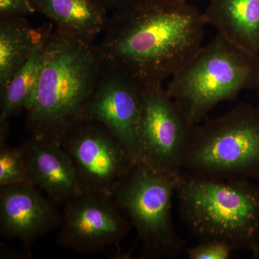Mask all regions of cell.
<instances>
[{
    "mask_svg": "<svg viewBox=\"0 0 259 259\" xmlns=\"http://www.w3.org/2000/svg\"><path fill=\"white\" fill-rule=\"evenodd\" d=\"M52 24L36 29L24 17L0 18V90L26 62Z\"/></svg>",
    "mask_w": 259,
    "mask_h": 259,
    "instance_id": "cell-15",
    "label": "cell"
},
{
    "mask_svg": "<svg viewBox=\"0 0 259 259\" xmlns=\"http://www.w3.org/2000/svg\"><path fill=\"white\" fill-rule=\"evenodd\" d=\"M97 4L103 7L107 10H115L128 4L133 0H94Z\"/></svg>",
    "mask_w": 259,
    "mask_h": 259,
    "instance_id": "cell-20",
    "label": "cell"
},
{
    "mask_svg": "<svg viewBox=\"0 0 259 259\" xmlns=\"http://www.w3.org/2000/svg\"><path fill=\"white\" fill-rule=\"evenodd\" d=\"M103 64L95 42L54 26L48 37L35 95L27 108L32 137L60 144L83 117Z\"/></svg>",
    "mask_w": 259,
    "mask_h": 259,
    "instance_id": "cell-2",
    "label": "cell"
},
{
    "mask_svg": "<svg viewBox=\"0 0 259 259\" xmlns=\"http://www.w3.org/2000/svg\"><path fill=\"white\" fill-rule=\"evenodd\" d=\"M30 184L23 146L0 148V186Z\"/></svg>",
    "mask_w": 259,
    "mask_h": 259,
    "instance_id": "cell-17",
    "label": "cell"
},
{
    "mask_svg": "<svg viewBox=\"0 0 259 259\" xmlns=\"http://www.w3.org/2000/svg\"><path fill=\"white\" fill-rule=\"evenodd\" d=\"M182 169L222 178L259 180V109L241 102L194 127Z\"/></svg>",
    "mask_w": 259,
    "mask_h": 259,
    "instance_id": "cell-5",
    "label": "cell"
},
{
    "mask_svg": "<svg viewBox=\"0 0 259 259\" xmlns=\"http://www.w3.org/2000/svg\"><path fill=\"white\" fill-rule=\"evenodd\" d=\"M54 28L53 23L26 62L0 90V120H9L30 105L44 65L46 42Z\"/></svg>",
    "mask_w": 259,
    "mask_h": 259,
    "instance_id": "cell-16",
    "label": "cell"
},
{
    "mask_svg": "<svg viewBox=\"0 0 259 259\" xmlns=\"http://www.w3.org/2000/svg\"><path fill=\"white\" fill-rule=\"evenodd\" d=\"M258 73L259 54H250L218 34L172 76L166 89L186 118L197 125L218 104L255 89Z\"/></svg>",
    "mask_w": 259,
    "mask_h": 259,
    "instance_id": "cell-4",
    "label": "cell"
},
{
    "mask_svg": "<svg viewBox=\"0 0 259 259\" xmlns=\"http://www.w3.org/2000/svg\"><path fill=\"white\" fill-rule=\"evenodd\" d=\"M140 116L139 85L118 70L103 65L82 118L93 119L107 126L137 162L141 159Z\"/></svg>",
    "mask_w": 259,
    "mask_h": 259,
    "instance_id": "cell-10",
    "label": "cell"
},
{
    "mask_svg": "<svg viewBox=\"0 0 259 259\" xmlns=\"http://www.w3.org/2000/svg\"><path fill=\"white\" fill-rule=\"evenodd\" d=\"M84 190L111 194L136 161L123 143L107 126L82 118L61 138Z\"/></svg>",
    "mask_w": 259,
    "mask_h": 259,
    "instance_id": "cell-8",
    "label": "cell"
},
{
    "mask_svg": "<svg viewBox=\"0 0 259 259\" xmlns=\"http://www.w3.org/2000/svg\"><path fill=\"white\" fill-rule=\"evenodd\" d=\"M175 194L181 219L199 241L221 240L259 258V185L182 170Z\"/></svg>",
    "mask_w": 259,
    "mask_h": 259,
    "instance_id": "cell-3",
    "label": "cell"
},
{
    "mask_svg": "<svg viewBox=\"0 0 259 259\" xmlns=\"http://www.w3.org/2000/svg\"><path fill=\"white\" fill-rule=\"evenodd\" d=\"M236 251L234 247L221 240L209 239L200 241L195 246L186 250L190 259H228Z\"/></svg>",
    "mask_w": 259,
    "mask_h": 259,
    "instance_id": "cell-18",
    "label": "cell"
},
{
    "mask_svg": "<svg viewBox=\"0 0 259 259\" xmlns=\"http://www.w3.org/2000/svg\"><path fill=\"white\" fill-rule=\"evenodd\" d=\"M59 228V246L93 253L120 243L134 227L110 194L85 190L64 204Z\"/></svg>",
    "mask_w": 259,
    "mask_h": 259,
    "instance_id": "cell-9",
    "label": "cell"
},
{
    "mask_svg": "<svg viewBox=\"0 0 259 259\" xmlns=\"http://www.w3.org/2000/svg\"><path fill=\"white\" fill-rule=\"evenodd\" d=\"M183 1H187V2H188V0H183Z\"/></svg>",
    "mask_w": 259,
    "mask_h": 259,
    "instance_id": "cell-23",
    "label": "cell"
},
{
    "mask_svg": "<svg viewBox=\"0 0 259 259\" xmlns=\"http://www.w3.org/2000/svg\"><path fill=\"white\" fill-rule=\"evenodd\" d=\"M58 204L30 184L0 186V233L18 239L27 252L34 241L60 226Z\"/></svg>",
    "mask_w": 259,
    "mask_h": 259,
    "instance_id": "cell-11",
    "label": "cell"
},
{
    "mask_svg": "<svg viewBox=\"0 0 259 259\" xmlns=\"http://www.w3.org/2000/svg\"><path fill=\"white\" fill-rule=\"evenodd\" d=\"M37 13L45 15L56 28L88 41L101 36L108 10L94 0H31Z\"/></svg>",
    "mask_w": 259,
    "mask_h": 259,
    "instance_id": "cell-14",
    "label": "cell"
},
{
    "mask_svg": "<svg viewBox=\"0 0 259 259\" xmlns=\"http://www.w3.org/2000/svg\"><path fill=\"white\" fill-rule=\"evenodd\" d=\"M37 13L31 0H0V18L25 17Z\"/></svg>",
    "mask_w": 259,
    "mask_h": 259,
    "instance_id": "cell-19",
    "label": "cell"
},
{
    "mask_svg": "<svg viewBox=\"0 0 259 259\" xmlns=\"http://www.w3.org/2000/svg\"><path fill=\"white\" fill-rule=\"evenodd\" d=\"M205 25L250 54H259V0H209Z\"/></svg>",
    "mask_w": 259,
    "mask_h": 259,
    "instance_id": "cell-13",
    "label": "cell"
},
{
    "mask_svg": "<svg viewBox=\"0 0 259 259\" xmlns=\"http://www.w3.org/2000/svg\"><path fill=\"white\" fill-rule=\"evenodd\" d=\"M140 100L141 161L158 171L180 175L195 125L186 118L163 83L141 87Z\"/></svg>",
    "mask_w": 259,
    "mask_h": 259,
    "instance_id": "cell-7",
    "label": "cell"
},
{
    "mask_svg": "<svg viewBox=\"0 0 259 259\" xmlns=\"http://www.w3.org/2000/svg\"><path fill=\"white\" fill-rule=\"evenodd\" d=\"M22 146L32 185L44 191L58 205L85 191L60 144L30 136Z\"/></svg>",
    "mask_w": 259,
    "mask_h": 259,
    "instance_id": "cell-12",
    "label": "cell"
},
{
    "mask_svg": "<svg viewBox=\"0 0 259 259\" xmlns=\"http://www.w3.org/2000/svg\"><path fill=\"white\" fill-rule=\"evenodd\" d=\"M9 131L10 125L8 120H0V148L6 146Z\"/></svg>",
    "mask_w": 259,
    "mask_h": 259,
    "instance_id": "cell-21",
    "label": "cell"
},
{
    "mask_svg": "<svg viewBox=\"0 0 259 259\" xmlns=\"http://www.w3.org/2000/svg\"><path fill=\"white\" fill-rule=\"evenodd\" d=\"M255 91H256L257 102H258V103H257L256 106L258 107V108L259 109V73L258 76V79H257L256 86H255Z\"/></svg>",
    "mask_w": 259,
    "mask_h": 259,
    "instance_id": "cell-22",
    "label": "cell"
},
{
    "mask_svg": "<svg viewBox=\"0 0 259 259\" xmlns=\"http://www.w3.org/2000/svg\"><path fill=\"white\" fill-rule=\"evenodd\" d=\"M179 175L137 161L110 194L143 242L141 258H176L184 249L171 214Z\"/></svg>",
    "mask_w": 259,
    "mask_h": 259,
    "instance_id": "cell-6",
    "label": "cell"
},
{
    "mask_svg": "<svg viewBox=\"0 0 259 259\" xmlns=\"http://www.w3.org/2000/svg\"><path fill=\"white\" fill-rule=\"evenodd\" d=\"M202 14L183 0H133L109 15L95 44L105 66L141 87L163 83L202 47Z\"/></svg>",
    "mask_w": 259,
    "mask_h": 259,
    "instance_id": "cell-1",
    "label": "cell"
}]
</instances>
